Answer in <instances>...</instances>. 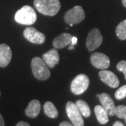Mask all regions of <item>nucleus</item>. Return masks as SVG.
Returning a JSON list of instances; mask_svg holds the SVG:
<instances>
[{"mask_svg": "<svg viewBox=\"0 0 126 126\" xmlns=\"http://www.w3.org/2000/svg\"><path fill=\"white\" fill-rule=\"evenodd\" d=\"M125 120H126V119H125Z\"/></svg>", "mask_w": 126, "mask_h": 126, "instance_id": "obj_30", "label": "nucleus"}, {"mask_svg": "<svg viewBox=\"0 0 126 126\" xmlns=\"http://www.w3.org/2000/svg\"><path fill=\"white\" fill-rule=\"evenodd\" d=\"M113 126H125L123 125V123H121V122L116 121L114 123H113Z\"/></svg>", "mask_w": 126, "mask_h": 126, "instance_id": "obj_26", "label": "nucleus"}, {"mask_svg": "<svg viewBox=\"0 0 126 126\" xmlns=\"http://www.w3.org/2000/svg\"><path fill=\"white\" fill-rule=\"evenodd\" d=\"M77 41H78L77 37H76V36H72V42H71V46H74V45H76L77 44Z\"/></svg>", "mask_w": 126, "mask_h": 126, "instance_id": "obj_23", "label": "nucleus"}, {"mask_svg": "<svg viewBox=\"0 0 126 126\" xmlns=\"http://www.w3.org/2000/svg\"><path fill=\"white\" fill-rule=\"evenodd\" d=\"M36 18L35 11L30 6H24L15 15V20L24 25H31L34 24L36 22Z\"/></svg>", "mask_w": 126, "mask_h": 126, "instance_id": "obj_3", "label": "nucleus"}, {"mask_svg": "<svg viewBox=\"0 0 126 126\" xmlns=\"http://www.w3.org/2000/svg\"><path fill=\"white\" fill-rule=\"evenodd\" d=\"M44 113L47 116L51 118H55L58 116V111L51 102H46L44 105Z\"/></svg>", "mask_w": 126, "mask_h": 126, "instance_id": "obj_17", "label": "nucleus"}, {"mask_svg": "<svg viewBox=\"0 0 126 126\" xmlns=\"http://www.w3.org/2000/svg\"><path fill=\"white\" fill-rule=\"evenodd\" d=\"M115 97L118 100H121L126 97V85L121 86L116 90V92L115 93Z\"/></svg>", "mask_w": 126, "mask_h": 126, "instance_id": "obj_21", "label": "nucleus"}, {"mask_svg": "<svg viewBox=\"0 0 126 126\" xmlns=\"http://www.w3.org/2000/svg\"><path fill=\"white\" fill-rule=\"evenodd\" d=\"M60 126H74L73 124H71V123H68L67 121H64L63 123H60Z\"/></svg>", "mask_w": 126, "mask_h": 126, "instance_id": "obj_25", "label": "nucleus"}, {"mask_svg": "<svg viewBox=\"0 0 126 126\" xmlns=\"http://www.w3.org/2000/svg\"><path fill=\"white\" fill-rule=\"evenodd\" d=\"M0 94H1V93H0Z\"/></svg>", "mask_w": 126, "mask_h": 126, "instance_id": "obj_31", "label": "nucleus"}, {"mask_svg": "<svg viewBox=\"0 0 126 126\" xmlns=\"http://www.w3.org/2000/svg\"><path fill=\"white\" fill-rule=\"evenodd\" d=\"M94 113L97 121L100 124L102 125H105L109 122V115L107 111L104 109L100 106V105H97L94 109Z\"/></svg>", "mask_w": 126, "mask_h": 126, "instance_id": "obj_16", "label": "nucleus"}, {"mask_svg": "<svg viewBox=\"0 0 126 126\" xmlns=\"http://www.w3.org/2000/svg\"><path fill=\"white\" fill-rule=\"evenodd\" d=\"M66 112L68 117L74 126H83L84 121L82 115L77 108L76 104L72 102H68L66 105Z\"/></svg>", "mask_w": 126, "mask_h": 126, "instance_id": "obj_6", "label": "nucleus"}, {"mask_svg": "<svg viewBox=\"0 0 126 126\" xmlns=\"http://www.w3.org/2000/svg\"><path fill=\"white\" fill-rule=\"evenodd\" d=\"M41 110V104L39 101L33 99L29 103L27 107L25 109V114L30 118H36Z\"/></svg>", "mask_w": 126, "mask_h": 126, "instance_id": "obj_15", "label": "nucleus"}, {"mask_svg": "<svg viewBox=\"0 0 126 126\" xmlns=\"http://www.w3.org/2000/svg\"><path fill=\"white\" fill-rule=\"evenodd\" d=\"M116 68L118 71L123 72L124 74L125 79L126 80V60H122L118 63L116 65Z\"/></svg>", "mask_w": 126, "mask_h": 126, "instance_id": "obj_22", "label": "nucleus"}, {"mask_svg": "<svg viewBox=\"0 0 126 126\" xmlns=\"http://www.w3.org/2000/svg\"><path fill=\"white\" fill-rule=\"evenodd\" d=\"M99 77L101 81L109 87L115 88L119 86L120 82L118 77L111 71L102 69L99 72Z\"/></svg>", "mask_w": 126, "mask_h": 126, "instance_id": "obj_10", "label": "nucleus"}, {"mask_svg": "<svg viewBox=\"0 0 126 126\" xmlns=\"http://www.w3.org/2000/svg\"><path fill=\"white\" fill-rule=\"evenodd\" d=\"M16 126H30V125L29 123H27L25 121H20L18 123V124L16 125Z\"/></svg>", "mask_w": 126, "mask_h": 126, "instance_id": "obj_24", "label": "nucleus"}, {"mask_svg": "<svg viewBox=\"0 0 126 126\" xmlns=\"http://www.w3.org/2000/svg\"><path fill=\"white\" fill-rule=\"evenodd\" d=\"M76 105L77 108L79 109V111L81 113L82 116L84 117L88 118L90 116V109L88 104L85 101L82 99H79L76 102Z\"/></svg>", "mask_w": 126, "mask_h": 126, "instance_id": "obj_18", "label": "nucleus"}, {"mask_svg": "<svg viewBox=\"0 0 126 126\" xmlns=\"http://www.w3.org/2000/svg\"><path fill=\"white\" fill-rule=\"evenodd\" d=\"M34 5L39 13L48 16H55L61 7L59 0H34Z\"/></svg>", "mask_w": 126, "mask_h": 126, "instance_id": "obj_1", "label": "nucleus"}, {"mask_svg": "<svg viewBox=\"0 0 126 126\" xmlns=\"http://www.w3.org/2000/svg\"><path fill=\"white\" fill-rule=\"evenodd\" d=\"M12 58L11 49L9 46L2 44H0V67H6L8 66Z\"/></svg>", "mask_w": 126, "mask_h": 126, "instance_id": "obj_12", "label": "nucleus"}, {"mask_svg": "<svg viewBox=\"0 0 126 126\" xmlns=\"http://www.w3.org/2000/svg\"><path fill=\"white\" fill-rule=\"evenodd\" d=\"M116 33L119 39L126 40V19L118 24L116 29Z\"/></svg>", "mask_w": 126, "mask_h": 126, "instance_id": "obj_19", "label": "nucleus"}, {"mask_svg": "<svg viewBox=\"0 0 126 126\" xmlns=\"http://www.w3.org/2000/svg\"><path fill=\"white\" fill-rule=\"evenodd\" d=\"M85 18V13L83 8L80 6H76L67 11L64 15V21L70 26L74 24L82 22Z\"/></svg>", "mask_w": 126, "mask_h": 126, "instance_id": "obj_5", "label": "nucleus"}, {"mask_svg": "<svg viewBox=\"0 0 126 126\" xmlns=\"http://www.w3.org/2000/svg\"><path fill=\"white\" fill-rule=\"evenodd\" d=\"M99 99L102 107L107 111L109 116H114L116 112V106L111 97L107 93H104L99 94Z\"/></svg>", "mask_w": 126, "mask_h": 126, "instance_id": "obj_11", "label": "nucleus"}, {"mask_svg": "<svg viewBox=\"0 0 126 126\" xmlns=\"http://www.w3.org/2000/svg\"><path fill=\"white\" fill-rule=\"evenodd\" d=\"M43 60L49 68H53L59 63L60 55L58 50L53 48L43 55Z\"/></svg>", "mask_w": 126, "mask_h": 126, "instance_id": "obj_13", "label": "nucleus"}, {"mask_svg": "<svg viewBox=\"0 0 126 126\" xmlns=\"http://www.w3.org/2000/svg\"><path fill=\"white\" fill-rule=\"evenodd\" d=\"M90 84V79L86 74H79L74 79L71 83V90L75 94H81L86 91Z\"/></svg>", "mask_w": 126, "mask_h": 126, "instance_id": "obj_4", "label": "nucleus"}, {"mask_svg": "<svg viewBox=\"0 0 126 126\" xmlns=\"http://www.w3.org/2000/svg\"><path fill=\"white\" fill-rule=\"evenodd\" d=\"M103 38L97 28H94L89 32L86 39V46L89 51L97 49L102 43Z\"/></svg>", "mask_w": 126, "mask_h": 126, "instance_id": "obj_7", "label": "nucleus"}, {"mask_svg": "<svg viewBox=\"0 0 126 126\" xmlns=\"http://www.w3.org/2000/svg\"><path fill=\"white\" fill-rule=\"evenodd\" d=\"M32 70L34 76L41 81L47 80L50 77L49 67L44 61L39 57H35L32 60Z\"/></svg>", "mask_w": 126, "mask_h": 126, "instance_id": "obj_2", "label": "nucleus"}, {"mask_svg": "<svg viewBox=\"0 0 126 126\" xmlns=\"http://www.w3.org/2000/svg\"><path fill=\"white\" fill-rule=\"evenodd\" d=\"M99 94H97V95H96V97H98V98H99Z\"/></svg>", "mask_w": 126, "mask_h": 126, "instance_id": "obj_29", "label": "nucleus"}, {"mask_svg": "<svg viewBox=\"0 0 126 126\" xmlns=\"http://www.w3.org/2000/svg\"><path fill=\"white\" fill-rule=\"evenodd\" d=\"M23 35L27 41L33 44H42L45 42V35L34 27H27L23 32Z\"/></svg>", "mask_w": 126, "mask_h": 126, "instance_id": "obj_8", "label": "nucleus"}, {"mask_svg": "<svg viewBox=\"0 0 126 126\" xmlns=\"http://www.w3.org/2000/svg\"><path fill=\"white\" fill-rule=\"evenodd\" d=\"M90 63L97 69H105L109 67L110 60L107 55L104 53H94L90 56Z\"/></svg>", "mask_w": 126, "mask_h": 126, "instance_id": "obj_9", "label": "nucleus"}, {"mask_svg": "<svg viewBox=\"0 0 126 126\" xmlns=\"http://www.w3.org/2000/svg\"><path fill=\"white\" fill-rule=\"evenodd\" d=\"M72 39V35L69 33H63L55 38L53 44L55 48H63L71 44Z\"/></svg>", "mask_w": 126, "mask_h": 126, "instance_id": "obj_14", "label": "nucleus"}, {"mask_svg": "<svg viewBox=\"0 0 126 126\" xmlns=\"http://www.w3.org/2000/svg\"><path fill=\"white\" fill-rule=\"evenodd\" d=\"M115 115L119 118H126V106L124 105H119L116 107V112Z\"/></svg>", "mask_w": 126, "mask_h": 126, "instance_id": "obj_20", "label": "nucleus"}, {"mask_svg": "<svg viewBox=\"0 0 126 126\" xmlns=\"http://www.w3.org/2000/svg\"><path fill=\"white\" fill-rule=\"evenodd\" d=\"M122 3H123V5L126 8V0H122Z\"/></svg>", "mask_w": 126, "mask_h": 126, "instance_id": "obj_28", "label": "nucleus"}, {"mask_svg": "<svg viewBox=\"0 0 126 126\" xmlns=\"http://www.w3.org/2000/svg\"><path fill=\"white\" fill-rule=\"evenodd\" d=\"M0 126H4V121L1 114H0Z\"/></svg>", "mask_w": 126, "mask_h": 126, "instance_id": "obj_27", "label": "nucleus"}]
</instances>
